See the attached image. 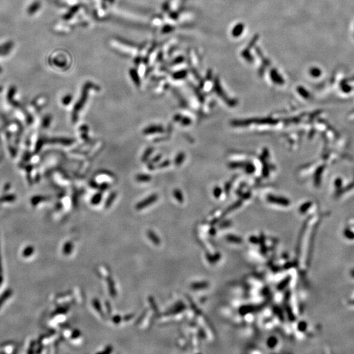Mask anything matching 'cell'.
<instances>
[{"label":"cell","mask_w":354,"mask_h":354,"mask_svg":"<svg viewBox=\"0 0 354 354\" xmlns=\"http://www.w3.org/2000/svg\"><path fill=\"white\" fill-rule=\"evenodd\" d=\"M2 282H3V277H2V275H0V285H1Z\"/></svg>","instance_id":"obj_23"},{"label":"cell","mask_w":354,"mask_h":354,"mask_svg":"<svg viewBox=\"0 0 354 354\" xmlns=\"http://www.w3.org/2000/svg\"><path fill=\"white\" fill-rule=\"evenodd\" d=\"M15 88L14 87H12L11 88H10L9 91V93L7 94V99L9 101V102H11L12 100H13V97L14 96V94L15 93Z\"/></svg>","instance_id":"obj_17"},{"label":"cell","mask_w":354,"mask_h":354,"mask_svg":"<svg viewBox=\"0 0 354 354\" xmlns=\"http://www.w3.org/2000/svg\"><path fill=\"white\" fill-rule=\"evenodd\" d=\"M45 199H46V198L43 196H36V197H34V198H32V199L31 200V203L32 204V205H38L40 201H44V200H45Z\"/></svg>","instance_id":"obj_12"},{"label":"cell","mask_w":354,"mask_h":354,"mask_svg":"<svg viewBox=\"0 0 354 354\" xmlns=\"http://www.w3.org/2000/svg\"><path fill=\"white\" fill-rule=\"evenodd\" d=\"M164 131V128L161 125H151L143 130L144 134L150 135L156 133H161Z\"/></svg>","instance_id":"obj_2"},{"label":"cell","mask_w":354,"mask_h":354,"mask_svg":"<svg viewBox=\"0 0 354 354\" xmlns=\"http://www.w3.org/2000/svg\"><path fill=\"white\" fill-rule=\"evenodd\" d=\"M173 194H174V198H176L177 200H178V201H180V200L182 199V193L179 190H178V189L174 190L173 191Z\"/></svg>","instance_id":"obj_18"},{"label":"cell","mask_w":354,"mask_h":354,"mask_svg":"<svg viewBox=\"0 0 354 354\" xmlns=\"http://www.w3.org/2000/svg\"><path fill=\"white\" fill-rule=\"evenodd\" d=\"M161 155L156 156L152 160V164H155V163L158 162V161H159V160L161 159Z\"/></svg>","instance_id":"obj_20"},{"label":"cell","mask_w":354,"mask_h":354,"mask_svg":"<svg viewBox=\"0 0 354 354\" xmlns=\"http://www.w3.org/2000/svg\"><path fill=\"white\" fill-rule=\"evenodd\" d=\"M0 72H1V68H0Z\"/></svg>","instance_id":"obj_24"},{"label":"cell","mask_w":354,"mask_h":354,"mask_svg":"<svg viewBox=\"0 0 354 354\" xmlns=\"http://www.w3.org/2000/svg\"><path fill=\"white\" fill-rule=\"evenodd\" d=\"M15 199V196L14 195H7V196H5L2 197V198L0 199V201H8V202H11V201H13Z\"/></svg>","instance_id":"obj_15"},{"label":"cell","mask_w":354,"mask_h":354,"mask_svg":"<svg viewBox=\"0 0 354 354\" xmlns=\"http://www.w3.org/2000/svg\"><path fill=\"white\" fill-rule=\"evenodd\" d=\"M158 199V196L157 195L156 193H153V194L150 195V196L148 197V198H145L144 199H143L142 201H141L138 203V204L136 206V208L137 209H142L145 208L146 207H148V206H149L150 205H152V204H153V203L157 201V199Z\"/></svg>","instance_id":"obj_1"},{"label":"cell","mask_w":354,"mask_h":354,"mask_svg":"<svg viewBox=\"0 0 354 354\" xmlns=\"http://www.w3.org/2000/svg\"><path fill=\"white\" fill-rule=\"evenodd\" d=\"M135 179L138 182H142V183H145V182H149L152 180V177L150 174H144V173H140V174H138L136 175V177H135Z\"/></svg>","instance_id":"obj_4"},{"label":"cell","mask_w":354,"mask_h":354,"mask_svg":"<svg viewBox=\"0 0 354 354\" xmlns=\"http://www.w3.org/2000/svg\"><path fill=\"white\" fill-rule=\"evenodd\" d=\"M335 185L338 188H340L342 186V180L340 178H337V179L335 180Z\"/></svg>","instance_id":"obj_21"},{"label":"cell","mask_w":354,"mask_h":354,"mask_svg":"<svg viewBox=\"0 0 354 354\" xmlns=\"http://www.w3.org/2000/svg\"><path fill=\"white\" fill-rule=\"evenodd\" d=\"M153 149L152 148H147L145 152H144L142 157V161H146V160L150 158V156L153 153Z\"/></svg>","instance_id":"obj_10"},{"label":"cell","mask_w":354,"mask_h":354,"mask_svg":"<svg viewBox=\"0 0 354 354\" xmlns=\"http://www.w3.org/2000/svg\"><path fill=\"white\" fill-rule=\"evenodd\" d=\"M102 199V195L101 193H97L91 199V202L93 205H97L101 201Z\"/></svg>","instance_id":"obj_7"},{"label":"cell","mask_w":354,"mask_h":354,"mask_svg":"<svg viewBox=\"0 0 354 354\" xmlns=\"http://www.w3.org/2000/svg\"><path fill=\"white\" fill-rule=\"evenodd\" d=\"M11 294H12V291L10 290V289H7V291H5L4 293L2 294L1 296L0 297V307H1L3 303L4 302V301L7 300Z\"/></svg>","instance_id":"obj_8"},{"label":"cell","mask_w":354,"mask_h":354,"mask_svg":"<svg viewBox=\"0 0 354 354\" xmlns=\"http://www.w3.org/2000/svg\"><path fill=\"white\" fill-rule=\"evenodd\" d=\"M13 46V44H12L11 42H8L6 44H4V45L0 46V54L4 55L8 53Z\"/></svg>","instance_id":"obj_6"},{"label":"cell","mask_w":354,"mask_h":354,"mask_svg":"<svg viewBox=\"0 0 354 354\" xmlns=\"http://www.w3.org/2000/svg\"><path fill=\"white\" fill-rule=\"evenodd\" d=\"M184 158V154H183L182 153H178V154L176 158H175L174 159V164L176 165H179L182 164V162L183 161V159Z\"/></svg>","instance_id":"obj_11"},{"label":"cell","mask_w":354,"mask_h":354,"mask_svg":"<svg viewBox=\"0 0 354 354\" xmlns=\"http://www.w3.org/2000/svg\"><path fill=\"white\" fill-rule=\"evenodd\" d=\"M2 264H1V251H0V275H2Z\"/></svg>","instance_id":"obj_22"},{"label":"cell","mask_w":354,"mask_h":354,"mask_svg":"<svg viewBox=\"0 0 354 354\" xmlns=\"http://www.w3.org/2000/svg\"><path fill=\"white\" fill-rule=\"evenodd\" d=\"M33 252H34V248L32 246H28L23 251V255L24 257H29L33 253Z\"/></svg>","instance_id":"obj_9"},{"label":"cell","mask_w":354,"mask_h":354,"mask_svg":"<svg viewBox=\"0 0 354 354\" xmlns=\"http://www.w3.org/2000/svg\"><path fill=\"white\" fill-rule=\"evenodd\" d=\"M51 121V116H46L45 118L43 119V123H42V125H43V127L46 128V127H48L49 125H50V123Z\"/></svg>","instance_id":"obj_13"},{"label":"cell","mask_w":354,"mask_h":354,"mask_svg":"<svg viewBox=\"0 0 354 354\" xmlns=\"http://www.w3.org/2000/svg\"><path fill=\"white\" fill-rule=\"evenodd\" d=\"M72 100V97L70 94H67L65 97H64L62 100V103L64 105H68Z\"/></svg>","instance_id":"obj_14"},{"label":"cell","mask_w":354,"mask_h":354,"mask_svg":"<svg viewBox=\"0 0 354 354\" xmlns=\"http://www.w3.org/2000/svg\"><path fill=\"white\" fill-rule=\"evenodd\" d=\"M116 198V193L115 192H112L111 194L109 196L108 198L106 200V206H109L110 205H111L112 204V201L113 200L115 199V198Z\"/></svg>","instance_id":"obj_16"},{"label":"cell","mask_w":354,"mask_h":354,"mask_svg":"<svg viewBox=\"0 0 354 354\" xmlns=\"http://www.w3.org/2000/svg\"><path fill=\"white\" fill-rule=\"evenodd\" d=\"M40 7H41V4H40L39 2H38V1L34 2L33 4H32L29 7L28 9V13L30 15L34 14L36 11H38L39 10Z\"/></svg>","instance_id":"obj_5"},{"label":"cell","mask_w":354,"mask_h":354,"mask_svg":"<svg viewBox=\"0 0 354 354\" xmlns=\"http://www.w3.org/2000/svg\"><path fill=\"white\" fill-rule=\"evenodd\" d=\"M51 141L53 143H60L61 144H63V145H66V146L71 145V144H72L73 142H74V140H73L72 138H53V139H52Z\"/></svg>","instance_id":"obj_3"},{"label":"cell","mask_w":354,"mask_h":354,"mask_svg":"<svg viewBox=\"0 0 354 354\" xmlns=\"http://www.w3.org/2000/svg\"><path fill=\"white\" fill-rule=\"evenodd\" d=\"M169 164H170V161H169V160H165V161H164L159 165L158 167L159 168H165L166 167H168Z\"/></svg>","instance_id":"obj_19"}]
</instances>
